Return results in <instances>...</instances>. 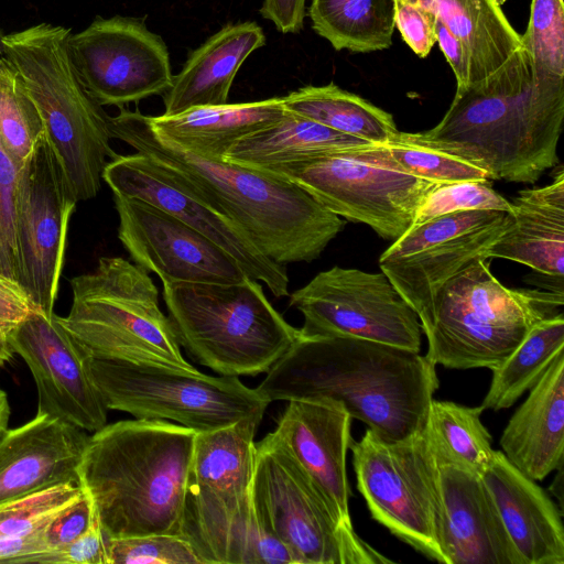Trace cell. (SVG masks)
I'll return each mask as SVG.
<instances>
[{
  "mask_svg": "<svg viewBox=\"0 0 564 564\" xmlns=\"http://www.w3.org/2000/svg\"><path fill=\"white\" fill-rule=\"evenodd\" d=\"M435 367L408 349L301 333L256 390L270 402L330 399L379 438L395 442L425 427L440 386Z\"/></svg>",
  "mask_w": 564,
  "mask_h": 564,
  "instance_id": "6da1fadb",
  "label": "cell"
},
{
  "mask_svg": "<svg viewBox=\"0 0 564 564\" xmlns=\"http://www.w3.org/2000/svg\"><path fill=\"white\" fill-rule=\"evenodd\" d=\"M111 137L153 159L238 224L259 250L285 265L316 260L344 220L296 184L260 170L193 154L159 137L149 117L120 108Z\"/></svg>",
  "mask_w": 564,
  "mask_h": 564,
  "instance_id": "7a4b0ae2",
  "label": "cell"
},
{
  "mask_svg": "<svg viewBox=\"0 0 564 564\" xmlns=\"http://www.w3.org/2000/svg\"><path fill=\"white\" fill-rule=\"evenodd\" d=\"M196 432L165 420L106 424L78 467L106 539L181 535Z\"/></svg>",
  "mask_w": 564,
  "mask_h": 564,
  "instance_id": "3957f363",
  "label": "cell"
},
{
  "mask_svg": "<svg viewBox=\"0 0 564 564\" xmlns=\"http://www.w3.org/2000/svg\"><path fill=\"white\" fill-rule=\"evenodd\" d=\"M563 119L564 89L535 86L521 45L491 75L456 90L424 133L481 164L490 180L533 184L558 163Z\"/></svg>",
  "mask_w": 564,
  "mask_h": 564,
  "instance_id": "277c9868",
  "label": "cell"
},
{
  "mask_svg": "<svg viewBox=\"0 0 564 564\" xmlns=\"http://www.w3.org/2000/svg\"><path fill=\"white\" fill-rule=\"evenodd\" d=\"M70 30L40 23L6 34L4 57L36 106L52 148L76 199L101 188L110 145L109 116L83 87L68 51Z\"/></svg>",
  "mask_w": 564,
  "mask_h": 564,
  "instance_id": "5b68a950",
  "label": "cell"
},
{
  "mask_svg": "<svg viewBox=\"0 0 564 564\" xmlns=\"http://www.w3.org/2000/svg\"><path fill=\"white\" fill-rule=\"evenodd\" d=\"M163 299L180 346L220 376L265 373L301 334L249 276L231 284L166 283Z\"/></svg>",
  "mask_w": 564,
  "mask_h": 564,
  "instance_id": "8992f818",
  "label": "cell"
},
{
  "mask_svg": "<svg viewBox=\"0 0 564 564\" xmlns=\"http://www.w3.org/2000/svg\"><path fill=\"white\" fill-rule=\"evenodd\" d=\"M563 291L509 289L477 259L436 293L425 355L451 369L498 367L540 322L556 316Z\"/></svg>",
  "mask_w": 564,
  "mask_h": 564,
  "instance_id": "52a82bcc",
  "label": "cell"
},
{
  "mask_svg": "<svg viewBox=\"0 0 564 564\" xmlns=\"http://www.w3.org/2000/svg\"><path fill=\"white\" fill-rule=\"evenodd\" d=\"M73 293L63 326L91 358L197 371L182 355L159 290L144 269L121 257L70 280Z\"/></svg>",
  "mask_w": 564,
  "mask_h": 564,
  "instance_id": "ba28073f",
  "label": "cell"
},
{
  "mask_svg": "<svg viewBox=\"0 0 564 564\" xmlns=\"http://www.w3.org/2000/svg\"><path fill=\"white\" fill-rule=\"evenodd\" d=\"M349 449L372 519L427 558L447 564L438 465L425 427L395 442L367 429Z\"/></svg>",
  "mask_w": 564,
  "mask_h": 564,
  "instance_id": "9c48e42d",
  "label": "cell"
},
{
  "mask_svg": "<svg viewBox=\"0 0 564 564\" xmlns=\"http://www.w3.org/2000/svg\"><path fill=\"white\" fill-rule=\"evenodd\" d=\"M90 371L108 410L169 420L196 433L263 417L270 403L238 377L96 358Z\"/></svg>",
  "mask_w": 564,
  "mask_h": 564,
  "instance_id": "30bf717a",
  "label": "cell"
},
{
  "mask_svg": "<svg viewBox=\"0 0 564 564\" xmlns=\"http://www.w3.org/2000/svg\"><path fill=\"white\" fill-rule=\"evenodd\" d=\"M262 172L296 184L330 213L393 241L412 226L421 202L440 184L404 172L376 143Z\"/></svg>",
  "mask_w": 564,
  "mask_h": 564,
  "instance_id": "8fae6325",
  "label": "cell"
},
{
  "mask_svg": "<svg viewBox=\"0 0 564 564\" xmlns=\"http://www.w3.org/2000/svg\"><path fill=\"white\" fill-rule=\"evenodd\" d=\"M256 512L296 564H380L389 558L341 524L329 503L274 432L256 444Z\"/></svg>",
  "mask_w": 564,
  "mask_h": 564,
  "instance_id": "7c38bea8",
  "label": "cell"
},
{
  "mask_svg": "<svg viewBox=\"0 0 564 564\" xmlns=\"http://www.w3.org/2000/svg\"><path fill=\"white\" fill-rule=\"evenodd\" d=\"M310 337H348L420 352L422 325L387 275L333 267L290 294Z\"/></svg>",
  "mask_w": 564,
  "mask_h": 564,
  "instance_id": "4fadbf2b",
  "label": "cell"
},
{
  "mask_svg": "<svg viewBox=\"0 0 564 564\" xmlns=\"http://www.w3.org/2000/svg\"><path fill=\"white\" fill-rule=\"evenodd\" d=\"M508 212L473 209L445 214L411 226L379 258V267L417 314L431 324L438 290L485 253L506 225Z\"/></svg>",
  "mask_w": 564,
  "mask_h": 564,
  "instance_id": "5bb4252c",
  "label": "cell"
},
{
  "mask_svg": "<svg viewBox=\"0 0 564 564\" xmlns=\"http://www.w3.org/2000/svg\"><path fill=\"white\" fill-rule=\"evenodd\" d=\"M77 202L44 135L19 170L15 240L18 282L47 316L54 314L68 223Z\"/></svg>",
  "mask_w": 564,
  "mask_h": 564,
  "instance_id": "9a60e30c",
  "label": "cell"
},
{
  "mask_svg": "<svg viewBox=\"0 0 564 564\" xmlns=\"http://www.w3.org/2000/svg\"><path fill=\"white\" fill-rule=\"evenodd\" d=\"M68 51L83 87L100 106L121 108L163 95L172 84L165 43L132 18L97 17L69 35Z\"/></svg>",
  "mask_w": 564,
  "mask_h": 564,
  "instance_id": "2e32d148",
  "label": "cell"
},
{
  "mask_svg": "<svg viewBox=\"0 0 564 564\" xmlns=\"http://www.w3.org/2000/svg\"><path fill=\"white\" fill-rule=\"evenodd\" d=\"M102 180L113 195L152 204L208 237L274 296L289 295L290 281L284 265L263 254L238 224L153 159L138 152L117 154L107 163Z\"/></svg>",
  "mask_w": 564,
  "mask_h": 564,
  "instance_id": "e0dca14e",
  "label": "cell"
},
{
  "mask_svg": "<svg viewBox=\"0 0 564 564\" xmlns=\"http://www.w3.org/2000/svg\"><path fill=\"white\" fill-rule=\"evenodd\" d=\"M6 339L33 376L36 413L93 433L107 424L108 409L91 376V357L59 316L35 308Z\"/></svg>",
  "mask_w": 564,
  "mask_h": 564,
  "instance_id": "ac0fdd59",
  "label": "cell"
},
{
  "mask_svg": "<svg viewBox=\"0 0 564 564\" xmlns=\"http://www.w3.org/2000/svg\"><path fill=\"white\" fill-rule=\"evenodd\" d=\"M118 238L135 264L174 282L231 284L248 275L221 247L159 207L113 195Z\"/></svg>",
  "mask_w": 564,
  "mask_h": 564,
  "instance_id": "d6986e66",
  "label": "cell"
},
{
  "mask_svg": "<svg viewBox=\"0 0 564 564\" xmlns=\"http://www.w3.org/2000/svg\"><path fill=\"white\" fill-rule=\"evenodd\" d=\"M181 536L202 564H296L291 551L260 521L252 492L187 491Z\"/></svg>",
  "mask_w": 564,
  "mask_h": 564,
  "instance_id": "ffe728a7",
  "label": "cell"
},
{
  "mask_svg": "<svg viewBox=\"0 0 564 564\" xmlns=\"http://www.w3.org/2000/svg\"><path fill=\"white\" fill-rule=\"evenodd\" d=\"M288 402L273 432L325 497L341 524L354 530L346 473L352 417L340 403L326 398Z\"/></svg>",
  "mask_w": 564,
  "mask_h": 564,
  "instance_id": "44dd1931",
  "label": "cell"
},
{
  "mask_svg": "<svg viewBox=\"0 0 564 564\" xmlns=\"http://www.w3.org/2000/svg\"><path fill=\"white\" fill-rule=\"evenodd\" d=\"M89 435L39 414L0 435V505L47 488L79 485L78 467Z\"/></svg>",
  "mask_w": 564,
  "mask_h": 564,
  "instance_id": "7402d4cb",
  "label": "cell"
},
{
  "mask_svg": "<svg viewBox=\"0 0 564 564\" xmlns=\"http://www.w3.org/2000/svg\"><path fill=\"white\" fill-rule=\"evenodd\" d=\"M437 465L447 564H522L481 476L457 464Z\"/></svg>",
  "mask_w": 564,
  "mask_h": 564,
  "instance_id": "603a6c76",
  "label": "cell"
},
{
  "mask_svg": "<svg viewBox=\"0 0 564 564\" xmlns=\"http://www.w3.org/2000/svg\"><path fill=\"white\" fill-rule=\"evenodd\" d=\"M480 476L522 564H564L562 513L546 491L501 451Z\"/></svg>",
  "mask_w": 564,
  "mask_h": 564,
  "instance_id": "cb8c5ba5",
  "label": "cell"
},
{
  "mask_svg": "<svg viewBox=\"0 0 564 564\" xmlns=\"http://www.w3.org/2000/svg\"><path fill=\"white\" fill-rule=\"evenodd\" d=\"M529 391L505 427L499 444L518 470L540 481L563 467L564 350Z\"/></svg>",
  "mask_w": 564,
  "mask_h": 564,
  "instance_id": "d4e9b609",
  "label": "cell"
},
{
  "mask_svg": "<svg viewBox=\"0 0 564 564\" xmlns=\"http://www.w3.org/2000/svg\"><path fill=\"white\" fill-rule=\"evenodd\" d=\"M506 225L485 253L525 264L551 278L563 279L564 171L552 183L518 193Z\"/></svg>",
  "mask_w": 564,
  "mask_h": 564,
  "instance_id": "484cf974",
  "label": "cell"
},
{
  "mask_svg": "<svg viewBox=\"0 0 564 564\" xmlns=\"http://www.w3.org/2000/svg\"><path fill=\"white\" fill-rule=\"evenodd\" d=\"M262 29L251 21L221 28L193 51L163 94L164 116L227 104L235 76L246 58L263 46Z\"/></svg>",
  "mask_w": 564,
  "mask_h": 564,
  "instance_id": "4316f807",
  "label": "cell"
},
{
  "mask_svg": "<svg viewBox=\"0 0 564 564\" xmlns=\"http://www.w3.org/2000/svg\"><path fill=\"white\" fill-rule=\"evenodd\" d=\"M286 110L282 97L188 109L174 116H148L161 138L202 158L225 161L241 139L276 122Z\"/></svg>",
  "mask_w": 564,
  "mask_h": 564,
  "instance_id": "83f0119b",
  "label": "cell"
},
{
  "mask_svg": "<svg viewBox=\"0 0 564 564\" xmlns=\"http://www.w3.org/2000/svg\"><path fill=\"white\" fill-rule=\"evenodd\" d=\"M368 143L286 110L276 122L235 143L225 161L263 171Z\"/></svg>",
  "mask_w": 564,
  "mask_h": 564,
  "instance_id": "f1b7e54d",
  "label": "cell"
},
{
  "mask_svg": "<svg viewBox=\"0 0 564 564\" xmlns=\"http://www.w3.org/2000/svg\"><path fill=\"white\" fill-rule=\"evenodd\" d=\"M431 10L465 46L474 83L491 75L521 46L500 0H406Z\"/></svg>",
  "mask_w": 564,
  "mask_h": 564,
  "instance_id": "f546056e",
  "label": "cell"
},
{
  "mask_svg": "<svg viewBox=\"0 0 564 564\" xmlns=\"http://www.w3.org/2000/svg\"><path fill=\"white\" fill-rule=\"evenodd\" d=\"M262 417L196 433L187 491L241 495L252 490L254 435Z\"/></svg>",
  "mask_w": 564,
  "mask_h": 564,
  "instance_id": "4dcf8cb0",
  "label": "cell"
},
{
  "mask_svg": "<svg viewBox=\"0 0 564 564\" xmlns=\"http://www.w3.org/2000/svg\"><path fill=\"white\" fill-rule=\"evenodd\" d=\"M282 99L285 110L369 143H384L399 131L391 113L334 83L305 86Z\"/></svg>",
  "mask_w": 564,
  "mask_h": 564,
  "instance_id": "1f68e13d",
  "label": "cell"
},
{
  "mask_svg": "<svg viewBox=\"0 0 564 564\" xmlns=\"http://www.w3.org/2000/svg\"><path fill=\"white\" fill-rule=\"evenodd\" d=\"M314 31L334 48L368 53L391 46L393 0H312Z\"/></svg>",
  "mask_w": 564,
  "mask_h": 564,
  "instance_id": "d6a6232c",
  "label": "cell"
},
{
  "mask_svg": "<svg viewBox=\"0 0 564 564\" xmlns=\"http://www.w3.org/2000/svg\"><path fill=\"white\" fill-rule=\"evenodd\" d=\"M564 350L563 313L538 323L519 346L495 369L481 403L484 410L512 406L546 371Z\"/></svg>",
  "mask_w": 564,
  "mask_h": 564,
  "instance_id": "836d02e7",
  "label": "cell"
},
{
  "mask_svg": "<svg viewBox=\"0 0 564 564\" xmlns=\"http://www.w3.org/2000/svg\"><path fill=\"white\" fill-rule=\"evenodd\" d=\"M482 406L432 400L425 431L438 460L460 465L479 475L491 462V436L480 421Z\"/></svg>",
  "mask_w": 564,
  "mask_h": 564,
  "instance_id": "e575fe53",
  "label": "cell"
},
{
  "mask_svg": "<svg viewBox=\"0 0 564 564\" xmlns=\"http://www.w3.org/2000/svg\"><path fill=\"white\" fill-rule=\"evenodd\" d=\"M380 144L404 172L432 183L490 181L481 164L424 132L398 131Z\"/></svg>",
  "mask_w": 564,
  "mask_h": 564,
  "instance_id": "d590c367",
  "label": "cell"
},
{
  "mask_svg": "<svg viewBox=\"0 0 564 564\" xmlns=\"http://www.w3.org/2000/svg\"><path fill=\"white\" fill-rule=\"evenodd\" d=\"M45 135L41 115L21 78L0 58V145L20 170Z\"/></svg>",
  "mask_w": 564,
  "mask_h": 564,
  "instance_id": "8d00e7d4",
  "label": "cell"
},
{
  "mask_svg": "<svg viewBox=\"0 0 564 564\" xmlns=\"http://www.w3.org/2000/svg\"><path fill=\"white\" fill-rule=\"evenodd\" d=\"M521 45L531 56L535 86L564 89L563 0H532Z\"/></svg>",
  "mask_w": 564,
  "mask_h": 564,
  "instance_id": "74e56055",
  "label": "cell"
},
{
  "mask_svg": "<svg viewBox=\"0 0 564 564\" xmlns=\"http://www.w3.org/2000/svg\"><path fill=\"white\" fill-rule=\"evenodd\" d=\"M83 492L80 485L64 484L0 505V539L41 530Z\"/></svg>",
  "mask_w": 564,
  "mask_h": 564,
  "instance_id": "f35d334b",
  "label": "cell"
},
{
  "mask_svg": "<svg viewBox=\"0 0 564 564\" xmlns=\"http://www.w3.org/2000/svg\"><path fill=\"white\" fill-rule=\"evenodd\" d=\"M473 209L510 212L511 204L492 188L490 181L440 183L421 202L412 226L445 214Z\"/></svg>",
  "mask_w": 564,
  "mask_h": 564,
  "instance_id": "ab89813d",
  "label": "cell"
},
{
  "mask_svg": "<svg viewBox=\"0 0 564 564\" xmlns=\"http://www.w3.org/2000/svg\"><path fill=\"white\" fill-rule=\"evenodd\" d=\"M108 564H202L181 535L147 534L107 539Z\"/></svg>",
  "mask_w": 564,
  "mask_h": 564,
  "instance_id": "60d3db41",
  "label": "cell"
},
{
  "mask_svg": "<svg viewBox=\"0 0 564 564\" xmlns=\"http://www.w3.org/2000/svg\"><path fill=\"white\" fill-rule=\"evenodd\" d=\"M18 167L0 145V273L18 282L15 193Z\"/></svg>",
  "mask_w": 564,
  "mask_h": 564,
  "instance_id": "b9f144b4",
  "label": "cell"
},
{
  "mask_svg": "<svg viewBox=\"0 0 564 564\" xmlns=\"http://www.w3.org/2000/svg\"><path fill=\"white\" fill-rule=\"evenodd\" d=\"M84 489V488H83ZM97 519L94 501L83 495L52 518L43 530L47 552L65 547L84 535Z\"/></svg>",
  "mask_w": 564,
  "mask_h": 564,
  "instance_id": "7bdbcfd3",
  "label": "cell"
},
{
  "mask_svg": "<svg viewBox=\"0 0 564 564\" xmlns=\"http://www.w3.org/2000/svg\"><path fill=\"white\" fill-rule=\"evenodd\" d=\"M394 28L411 50L420 57L429 55L436 43V15L422 4L393 0Z\"/></svg>",
  "mask_w": 564,
  "mask_h": 564,
  "instance_id": "ee69618b",
  "label": "cell"
},
{
  "mask_svg": "<svg viewBox=\"0 0 564 564\" xmlns=\"http://www.w3.org/2000/svg\"><path fill=\"white\" fill-rule=\"evenodd\" d=\"M41 564H108L107 539L98 517L91 528L79 539L63 549L47 552L34 558Z\"/></svg>",
  "mask_w": 564,
  "mask_h": 564,
  "instance_id": "f6af8a7d",
  "label": "cell"
},
{
  "mask_svg": "<svg viewBox=\"0 0 564 564\" xmlns=\"http://www.w3.org/2000/svg\"><path fill=\"white\" fill-rule=\"evenodd\" d=\"M33 310L35 306L20 283L0 273V337L7 338Z\"/></svg>",
  "mask_w": 564,
  "mask_h": 564,
  "instance_id": "bcb514c9",
  "label": "cell"
},
{
  "mask_svg": "<svg viewBox=\"0 0 564 564\" xmlns=\"http://www.w3.org/2000/svg\"><path fill=\"white\" fill-rule=\"evenodd\" d=\"M436 42L456 77V90L474 83L473 65L463 43L436 19Z\"/></svg>",
  "mask_w": 564,
  "mask_h": 564,
  "instance_id": "7dc6e473",
  "label": "cell"
},
{
  "mask_svg": "<svg viewBox=\"0 0 564 564\" xmlns=\"http://www.w3.org/2000/svg\"><path fill=\"white\" fill-rule=\"evenodd\" d=\"M306 0H264L261 15L273 22L282 33H297L303 29Z\"/></svg>",
  "mask_w": 564,
  "mask_h": 564,
  "instance_id": "c3c4849f",
  "label": "cell"
},
{
  "mask_svg": "<svg viewBox=\"0 0 564 564\" xmlns=\"http://www.w3.org/2000/svg\"><path fill=\"white\" fill-rule=\"evenodd\" d=\"M11 409L8 394L0 388V435L8 429Z\"/></svg>",
  "mask_w": 564,
  "mask_h": 564,
  "instance_id": "681fc988",
  "label": "cell"
},
{
  "mask_svg": "<svg viewBox=\"0 0 564 564\" xmlns=\"http://www.w3.org/2000/svg\"><path fill=\"white\" fill-rule=\"evenodd\" d=\"M13 350L6 338L0 337V368L9 362L13 357Z\"/></svg>",
  "mask_w": 564,
  "mask_h": 564,
  "instance_id": "f907efd6",
  "label": "cell"
},
{
  "mask_svg": "<svg viewBox=\"0 0 564 564\" xmlns=\"http://www.w3.org/2000/svg\"><path fill=\"white\" fill-rule=\"evenodd\" d=\"M4 33L2 31V29H0V58H2L4 56V43H3V37H4Z\"/></svg>",
  "mask_w": 564,
  "mask_h": 564,
  "instance_id": "816d5d0a",
  "label": "cell"
}]
</instances>
